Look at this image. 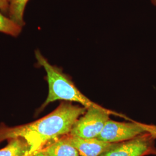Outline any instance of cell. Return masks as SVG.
Returning <instances> with one entry per match:
<instances>
[{"label": "cell", "mask_w": 156, "mask_h": 156, "mask_svg": "<svg viewBox=\"0 0 156 156\" xmlns=\"http://www.w3.org/2000/svg\"><path fill=\"white\" fill-rule=\"evenodd\" d=\"M9 140L8 144L0 149V156H26L30 154V148L25 140L21 138Z\"/></svg>", "instance_id": "ba28073f"}, {"label": "cell", "mask_w": 156, "mask_h": 156, "mask_svg": "<svg viewBox=\"0 0 156 156\" xmlns=\"http://www.w3.org/2000/svg\"><path fill=\"white\" fill-rule=\"evenodd\" d=\"M22 26L13 21L10 17L5 16L0 12V32L17 37L22 30Z\"/></svg>", "instance_id": "30bf717a"}, {"label": "cell", "mask_w": 156, "mask_h": 156, "mask_svg": "<svg viewBox=\"0 0 156 156\" xmlns=\"http://www.w3.org/2000/svg\"><path fill=\"white\" fill-rule=\"evenodd\" d=\"M28 0H8V12L9 17L23 27L24 12Z\"/></svg>", "instance_id": "9c48e42d"}, {"label": "cell", "mask_w": 156, "mask_h": 156, "mask_svg": "<svg viewBox=\"0 0 156 156\" xmlns=\"http://www.w3.org/2000/svg\"><path fill=\"white\" fill-rule=\"evenodd\" d=\"M32 156H48L45 153V152L42 149L40 151H37L35 153H34Z\"/></svg>", "instance_id": "7c38bea8"}, {"label": "cell", "mask_w": 156, "mask_h": 156, "mask_svg": "<svg viewBox=\"0 0 156 156\" xmlns=\"http://www.w3.org/2000/svg\"><path fill=\"white\" fill-rule=\"evenodd\" d=\"M151 3L153 4V5L156 6V0H151Z\"/></svg>", "instance_id": "4fadbf2b"}, {"label": "cell", "mask_w": 156, "mask_h": 156, "mask_svg": "<svg viewBox=\"0 0 156 156\" xmlns=\"http://www.w3.org/2000/svg\"><path fill=\"white\" fill-rule=\"evenodd\" d=\"M87 111L84 106L61 104L54 111L39 120L0 131V140L21 138L28 144L30 154L40 151L48 142L69 134L78 119Z\"/></svg>", "instance_id": "6da1fadb"}, {"label": "cell", "mask_w": 156, "mask_h": 156, "mask_svg": "<svg viewBox=\"0 0 156 156\" xmlns=\"http://www.w3.org/2000/svg\"><path fill=\"white\" fill-rule=\"evenodd\" d=\"M67 136L80 156H101L117 144L108 143L97 138L84 139L70 134H68Z\"/></svg>", "instance_id": "8992f818"}, {"label": "cell", "mask_w": 156, "mask_h": 156, "mask_svg": "<svg viewBox=\"0 0 156 156\" xmlns=\"http://www.w3.org/2000/svg\"><path fill=\"white\" fill-rule=\"evenodd\" d=\"M35 55L38 63L45 69L49 85V94L42 108L55 101L64 100L78 102L86 108L105 109L83 94L61 69L49 63L39 50H36Z\"/></svg>", "instance_id": "7a4b0ae2"}, {"label": "cell", "mask_w": 156, "mask_h": 156, "mask_svg": "<svg viewBox=\"0 0 156 156\" xmlns=\"http://www.w3.org/2000/svg\"><path fill=\"white\" fill-rule=\"evenodd\" d=\"M33 156V154H29L28 155H27L26 156Z\"/></svg>", "instance_id": "5bb4252c"}, {"label": "cell", "mask_w": 156, "mask_h": 156, "mask_svg": "<svg viewBox=\"0 0 156 156\" xmlns=\"http://www.w3.org/2000/svg\"><path fill=\"white\" fill-rule=\"evenodd\" d=\"M156 135L151 133L140 135L132 140L117 143L101 156H144L155 153L153 141Z\"/></svg>", "instance_id": "5b68a950"}, {"label": "cell", "mask_w": 156, "mask_h": 156, "mask_svg": "<svg viewBox=\"0 0 156 156\" xmlns=\"http://www.w3.org/2000/svg\"><path fill=\"white\" fill-rule=\"evenodd\" d=\"M0 10L3 12L8 11V0H0Z\"/></svg>", "instance_id": "8fae6325"}, {"label": "cell", "mask_w": 156, "mask_h": 156, "mask_svg": "<svg viewBox=\"0 0 156 156\" xmlns=\"http://www.w3.org/2000/svg\"><path fill=\"white\" fill-rule=\"evenodd\" d=\"M146 133L156 135V126L137 122H117L109 119L97 139L108 143L117 144L134 139Z\"/></svg>", "instance_id": "277c9868"}, {"label": "cell", "mask_w": 156, "mask_h": 156, "mask_svg": "<svg viewBox=\"0 0 156 156\" xmlns=\"http://www.w3.org/2000/svg\"><path fill=\"white\" fill-rule=\"evenodd\" d=\"M111 115L129 120L125 115L106 108L100 109L89 108L78 119L69 134L84 139L97 138L109 120Z\"/></svg>", "instance_id": "3957f363"}, {"label": "cell", "mask_w": 156, "mask_h": 156, "mask_svg": "<svg viewBox=\"0 0 156 156\" xmlns=\"http://www.w3.org/2000/svg\"><path fill=\"white\" fill-rule=\"evenodd\" d=\"M42 150L48 156H80L68 140L67 135L55 140Z\"/></svg>", "instance_id": "52a82bcc"}]
</instances>
